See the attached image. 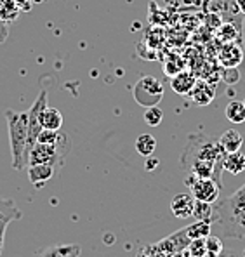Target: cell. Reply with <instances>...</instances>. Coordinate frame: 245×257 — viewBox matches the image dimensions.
Returning a JSON list of instances; mask_svg holds the SVG:
<instances>
[{
    "label": "cell",
    "instance_id": "obj_26",
    "mask_svg": "<svg viewBox=\"0 0 245 257\" xmlns=\"http://www.w3.org/2000/svg\"><path fill=\"white\" fill-rule=\"evenodd\" d=\"M242 151H243V155H245V134H243V143H242Z\"/></svg>",
    "mask_w": 245,
    "mask_h": 257
},
{
    "label": "cell",
    "instance_id": "obj_12",
    "mask_svg": "<svg viewBox=\"0 0 245 257\" xmlns=\"http://www.w3.org/2000/svg\"><path fill=\"white\" fill-rule=\"evenodd\" d=\"M191 99L195 101V104L198 106H207L214 101V96H216V90H214V85H209L205 82H197L195 87L190 92Z\"/></svg>",
    "mask_w": 245,
    "mask_h": 257
},
{
    "label": "cell",
    "instance_id": "obj_24",
    "mask_svg": "<svg viewBox=\"0 0 245 257\" xmlns=\"http://www.w3.org/2000/svg\"><path fill=\"white\" fill-rule=\"evenodd\" d=\"M157 165H158L157 158H153L152 160V157H148V162H146V171H153V167H157Z\"/></svg>",
    "mask_w": 245,
    "mask_h": 257
},
{
    "label": "cell",
    "instance_id": "obj_23",
    "mask_svg": "<svg viewBox=\"0 0 245 257\" xmlns=\"http://www.w3.org/2000/svg\"><path fill=\"white\" fill-rule=\"evenodd\" d=\"M219 37L223 40H226V44H229L238 37V30H236V26H233L228 23V25H224L223 28L219 30Z\"/></svg>",
    "mask_w": 245,
    "mask_h": 257
},
{
    "label": "cell",
    "instance_id": "obj_18",
    "mask_svg": "<svg viewBox=\"0 0 245 257\" xmlns=\"http://www.w3.org/2000/svg\"><path fill=\"white\" fill-rule=\"evenodd\" d=\"M157 150V139L152 134H141L136 139V151H138L141 157L148 158L155 153Z\"/></svg>",
    "mask_w": 245,
    "mask_h": 257
},
{
    "label": "cell",
    "instance_id": "obj_2",
    "mask_svg": "<svg viewBox=\"0 0 245 257\" xmlns=\"http://www.w3.org/2000/svg\"><path fill=\"white\" fill-rule=\"evenodd\" d=\"M212 231L219 238L243 240L245 238V184L228 198L212 203Z\"/></svg>",
    "mask_w": 245,
    "mask_h": 257
},
{
    "label": "cell",
    "instance_id": "obj_19",
    "mask_svg": "<svg viewBox=\"0 0 245 257\" xmlns=\"http://www.w3.org/2000/svg\"><path fill=\"white\" fill-rule=\"evenodd\" d=\"M186 236L191 240H198V238H207L209 235H212V226L207 221H197L195 224H191L190 228L184 229Z\"/></svg>",
    "mask_w": 245,
    "mask_h": 257
},
{
    "label": "cell",
    "instance_id": "obj_7",
    "mask_svg": "<svg viewBox=\"0 0 245 257\" xmlns=\"http://www.w3.org/2000/svg\"><path fill=\"white\" fill-rule=\"evenodd\" d=\"M21 217H23V210L18 207V203L11 198L0 196V255H2L4 250V243H6L7 226L14 221H20Z\"/></svg>",
    "mask_w": 245,
    "mask_h": 257
},
{
    "label": "cell",
    "instance_id": "obj_8",
    "mask_svg": "<svg viewBox=\"0 0 245 257\" xmlns=\"http://www.w3.org/2000/svg\"><path fill=\"white\" fill-rule=\"evenodd\" d=\"M195 198L191 193H178L171 202V212L178 219H186L193 215Z\"/></svg>",
    "mask_w": 245,
    "mask_h": 257
},
{
    "label": "cell",
    "instance_id": "obj_29",
    "mask_svg": "<svg viewBox=\"0 0 245 257\" xmlns=\"http://www.w3.org/2000/svg\"><path fill=\"white\" fill-rule=\"evenodd\" d=\"M243 252H245V250H243Z\"/></svg>",
    "mask_w": 245,
    "mask_h": 257
},
{
    "label": "cell",
    "instance_id": "obj_15",
    "mask_svg": "<svg viewBox=\"0 0 245 257\" xmlns=\"http://www.w3.org/2000/svg\"><path fill=\"white\" fill-rule=\"evenodd\" d=\"M223 169L226 172L233 174V176H238L245 171V155L243 151H233V153H226Z\"/></svg>",
    "mask_w": 245,
    "mask_h": 257
},
{
    "label": "cell",
    "instance_id": "obj_4",
    "mask_svg": "<svg viewBox=\"0 0 245 257\" xmlns=\"http://www.w3.org/2000/svg\"><path fill=\"white\" fill-rule=\"evenodd\" d=\"M133 94L139 106H158V103L164 97V84L157 77H153V75H145V77H141L136 82Z\"/></svg>",
    "mask_w": 245,
    "mask_h": 257
},
{
    "label": "cell",
    "instance_id": "obj_27",
    "mask_svg": "<svg viewBox=\"0 0 245 257\" xmlns=\"http://www.w3.org/2000/svg\"><path fill=\"white\" fill-rule=\"evenodd\" d=\"M238 257H245V252H243V254H242V255H238Z\"/></svg>",
    "mask_w": 245,
    "mask_h": 257
},
{
    "label": "cell",
    "instance_id": "obj_13",
    "mask_svg": "<svg viewBox=\"0 0 245 257\" xmlns=\"http://www.w3.org/2000/svg\"><path fill=\"white\" fill-rule=\"evenodd\" d=\"M82 248L80 245L75 243H65V245H54L47 247L39 252V257H80Z\"/></svg>",
    "mask_w": 245,
    "mask_h": 257
},
{
    "label": "cell",
    "instance_id": "obj_5",
    "mask_svg": "<svg viewBox=\"0 0 245 257\" xmlns=\"http://www.w3.org/2000/svg\"><path fill=\"white\" fill-rule=\"evenodd\" d=\"M184 184L190 188L195 200H200V202H207V203H214L219 200L221 186L212 177H198L190 172V176L184 179Z\"/></svg>",
    "mask_w": 245,
    "mask_h": 257
},
{
    "label": "cell",
    "instance_id": "obj_21",
    "mask_svg": "<svg viewBox=\"0 0 245 257\" xmlns=\"http://www.w3.org/2000/svg\"><path fill=\"white\" fill-rule=\"evenodd\" d=\"M164 120V111H162L158 106H150L146 108L145 111V122L148 123L150 127H158Z\"/></svg>",
    "mask_w": 245,
    "mask_h": 257
},
{
    "label": "cell",
    "instance_id": "obj_14",
    "mask_svg": "<svg viewBox=\"0 0 245 257\" xmlns=\"http://www.w3.org/2000/svg\"><path fill=\"white\" fill-rule=\"evenodd\" d=\"M242 143H243V136L240 134L235 128H228L223 132V136L219 138V145L223 146V150L226 153H233V151H240L242 150Z\"/></svg>",
    "mask_w": 245,
    "mask_h": 257
},
{
    "label": "cell",
    "instance_id": "obj_25",
    "mask_svg": "<svg viewBox=\"0 0 245 257\" xmlns=\"http://www.w3.org/2000/svg\"><path fill=\"white\" fill-rule=\"evenodd\" d=\"M235 6L238 9V13L245 16V0H235Z\"/></svg>",
    "mask_w": 245,
    "mask_h": 257
},
{
    "label": "cell",
    "instance_id": "obj_6",
    "mask_svg": "<svg viewBox=\"0 0 245 257\" xmlns=\"http://www.w3.org/2000/svg\"><path fill=\"white\" fill-rule=\"evenodd\" d=\"M49 104L47 99V89H42L37 96V99L33 101L32 108L28 109V145H26V155L32 150V146L37 143V138L42 132V123H40V113L44 111V108ZM26 162V157H25Z\"/></svg>",
    "mask_w": 245,
    "mask_h": 257
},
{
    "label": "cell",
    "instance_id": "obj_28",
    "mask_svg": "<svg viewBox=\"0 0 245 257\" xmlns=\"http://www.w3.org/2000/svg\"><path fill=\"white\" fill-rule=\"evenodd\" d=\"M243 106H245V99H243Z\"/></svg>",
    "mask_w": 245,
    "mask_h": 257
},
{
    "label": "cell",
    "instance_id": "obj_16",
    "mask_svg": "<svg viewBox=\"0 0 245 257\" xmlns=\"http://www.w3.org/2000/svg\"><path fill=\"white\" fill-rule=\"evenodd\" d=\"M40 123L44 128H51V131H59L63 127V115L58 108L47 106L44 108V111L40 113Z\"/></svg>",
    "mask_w": 245,
    "mask_h": 257
},
{
    "label": "cell",
    "instance_id": "obj_17",
    "mask_svg": "<svg viewBox=\"0 0 245 257\" xmlns=\"http://www.w3.org/2000/svg\"><path fill=\"white\" fill-rule=\"evenodd\" d=\"M224 116L226 120H229L231 123L235 125H240V123L245 122V106H243V101H229L226 104V109H224Z\"/></svg>",
    "mask_w": 245,
    "mask_h": 257
},
{
    "label": "cell",
    "instance_id": "obj_10",
    "mask_svg": "<svg viewBox=\"0 0 245 257\" xmlns=\"http://www.w3.org/2000/svg\"><path fill=\"white\" fill-rule=\"evenodd\" d=\"M219 61L223 66L229 68V70H235L240 63L243 61V51L240 45L236 44H226L219 52Z\"/></svg>",
    "mask_w": 245,
    "mask_h": 257
},
{
    "label": "cell",
    "instance_id": "obj_9",
    "mask_svg": "<svg viewBox=\"0 0 245 257\" xmlns=\"http://www.w3.org/2000/svg\"><path fill=\"white\" fill-rule=\"evenodd\" d=\"M28 179L30 183L35 188H42L47 181H51L52 177L58 174V169L52 167V165H45V164H39V165H28Z\"/></svg>",
    "mask_w": 245,
    "mask_h": 257
},
{
    "label": "cell",
    "instance_id": "obj_22",
    "mask_svg": "<svg viewBox=\"0 0 245 257\" xmlns=\"http://www.w3.org/2000/svg\"><path fill=\"white\" fill-rule=\"evenodd\" d=\"M205 250L210 252L214 257H219L221 252H223V241H221V238L217 235H209L205 238Z\"/></svg>",
    "mask_w": 245,
    "mask_h": 257
},
{
    "label": "cell",
    "instance_id": "obj_11",
    "mask_svg": "<svg viewBox=\"0 0 245 257\" xmlns=\"http://www.w3.org/2000/svg\"><path fill=\"white\" fill-rule=\"evenodd\" d=\"M195 84H197V77H195L191 71H179L171 80L172 90H174L176 94H181V96H190Z\"/></svg>",
    "mask_w": 245,
    "mask_h": 257
},
{
    "label": "cell",
    "instance_id": "obj_20",
    "mask_svg": "<svg viewBox=\"0 0 245 257\" xmlns=\"http://www.w3.org/2000/svg\"><path fill=\"white\" fill-rule=\"evenodd\" d=\"M193 217L197 219V221H207V222H210V219H212V203H207V202H200V200H195Z\"/></svg>",
    "mask_w": 245,
    "mask_h": 257
},
{
    "label": "cell",
    "instance_id": "obj_3",
    "mask_svg": "<svg viewBox=\"0 0 245 257\" xmlns=\"http://www.w3.org/2000/svg\"><path fill=\"white\" fill-rule=\"evenodd\" d=\"M7 132H9L11 155H13V169H26V145H28V111H14L6 109Z\"/></svg>",
    "mask_w": 245,
    "mask_h": 257
},
{
    "label": "cell",
    "instance_id": "obj_1",
    "mask_svg": "<svg viewBox=\"0 0 245 257\" xmlns=\"http://www.w3.org/2000/svg\"><path fill=\"white\" fill-rule=\"evenodd\" d=\"M226 151L219 145V139L207 134H191L188 138L186 148L181 157V164L186 171L198 177H212L223 188V162Z\"/></svg>",
    "mask_w": 245,
    "mask_h": 257
}]
</instances>
